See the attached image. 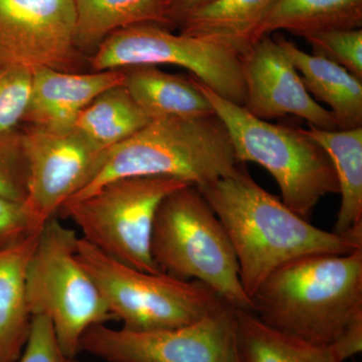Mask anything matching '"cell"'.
<instances>
[{"label": "cell", "instance_id": "6da1fadb", "mask_svg": "<svg viewBox=\"0 0 362 362\" xmlns=\"http://www.w3.org/2000/svg\"><path fill=\"white\" fill-rule=\"evenodd\" d=\"M252 302L267 325L327 345L347 362L362 351V247L293 259L264 281Z\"/></svg>", "mask_w": 362, "mask_h": 362}, {"label": "cell", "instance_id": "7a4b0ae2", "mask_svg": "<svg viewBox=\"0 0 362 362\" xmlns=\"http://www.w3.org/2000/svg\"><path fill=\"white\" fill-rule=\"evenodd\" d=\"M197 188L225 226L251 300L273 272L293 259L347 255L362 247V235H338L312 225L259 187L243 166L235 175Z\"/></svg>", "mask_w": 362, "mask_h": 362}, {"label": "cell", "instance_id": "3957f363", "mask_svg": "<svg viewBox=\"0 0 362 362\" xmlns=\"http://www.w3.org/2000/svg\"><path fill=\"white\" fill-rule=\"evenodd\" d=\"M240 168L230 134L216 114L161 117L105 151L96 175L69 201L89 197L120 178L169 176L202 187Z\"/></svg>", "mask_w": 362, "mask_h": 362}, {"label": "cell", "instance_id": "277c9868", "mask_svg": "<svg viewBox=\"0 0 362 362\" xmlns=\"http://www.w3.org/2000/svg\"><path fill=\"white\" fill-rule=\"evenodd\" d=\"M150 250L160 273L204 283L233 308L254 313L225 226L194 185L175 190L161 202Z\"/></svg>", "mask_w": 362, "mask_h": 362}, {"label": "cell", "instance_id": "5b68a950", "mask_svg": "<svg viewBox=\"0 0 362 362\" xmlns=\"http://www.w3.org/2000/svg\"><path fill=\"white\" fill-rule=\"evenodd\" d=\"M194 80L228 130L238 161L254 162L269 171L293 211L308 220L324 197L339 194L329 156L304 129L257 118Z\"/></svg>", "mask_w": 362, "mask_h": 362}, {"label": "cell", "instance_id": "8992f818", "mask_svg": "<svg viewBox=\"0 0 362 362\" xmlns=\"http://www.w3.org/2000/svg\"><path fill=\"white\" fill-rule=\"evenodd\" d=\"M78 240L73 228L56 218L47 221L25 272L30 314L49 318L59 346L75 357L86 331L115 320L96 283L78 261Z\"/></svg>", "mask_w": 362, "mask_h": 362}, {"label": "cell", "instance_id": "52a82bcc", "mask_svg": "<svg viewBox=\"0 0 362 362\" xmlns=\"http://www.w3.org/2000/svg\"><path fill=\"white\" fill-rule=\"evenodd\" d=\"M77 257L96 283L111 315L125 329L180 327L228 304L199 281L151 274L120 263L78 238Z\"/></svg>", "mask_w": 362, "mask_h": 362}, {"label": "cell", "instance_id": "ba28073f", "mask_svg": "<svg viewBox=\"0 0 362 362\" xmlns=\"http://www.w3.org/2000/svg\"><path fill=\"white\" fill-rule=\"evenodd\" d=\"M187 185L169 176L120 178L89 197L66 202L59 211L103 254L137 270L160 273L150 250L156 211L168 194Z\"/></svg>", "mask_w": 362, "mask_h": 362}, {"label": "cell", "instance_id": "9c48e42d", "mask_svg": "<svg viewBox=\"0 0 362 362\" xmlns=\"http://www.w3.org/2000/svg\"><path fill=\"white\" fill-rule=\"evenodd\" d=\"M90 71L137 65L182 66L218 96L244 106L246 98L242 59L235 52L195 37L173 33L157 25L116 30L88 59Z\"/></svg>", "mask_w": 362, "mask_h": 362}, {"label": "cell", "instance_id": "30bf717a", "mask_svg": "<svg viewBox=\"0 0 362 362\" xmlns=\"http://www.w3.org/2000/svg\"><path fill=\"white\" fill-rule=\"evenodd\" d=\"M81 351L105 362H242L235 309L226 304L197 322L153 331L89 328Z\"/></svg>", "mask_w": 362, "mask_h": 362}, {"label": "cell", "instance_id": "8fae6325", "mask_svg": "<svg viewBox=\"0 0 362 362\" xmlns=\"http://www.w3.org/2000/svg\"><path fill=\"white\" fill-rule=\"evenodd\" d=\"M76 25L74 0H0V65L77 73Z\"/></svg>", "mask_w": 362, "mask_h": 362}, {"label": "cell", "instance_id": "7c38bea8", "mask_svg": "<svg viewBox=\"0 0 362 362\" xmlns=\"http://www.w3.org/2000/svg\"><path fill=\"white\" fill-rule=\"evenodd\" d=\"M21 131L28 161L25 204L42 230L94 177L105 152L76 129L56 132L25 125Z\"/></svg>", "mask_w": 362, "mask_h": 362}, {"label": "cell", "instance_id": "4fadbf2b", "mask_svg": "<svg viewBox=\"0 0 362 362\" xmlns=\"http://www.w3.org/2000/svg\"><path fill=\"white\" fill-rule=\"evenodd\" d=\"M245 108L262 120L299 117L321 130H339L334 116L315 101L276 37L264 35L242 59Z\"/></svg>", "mask_w": 362, "mask_h": 362}, {"label": "cell", "instance_id": "5bb4252c", "mask_svg": "<svg viewBox=\"0 0 362 362\" xmlns=\"http://www.w3.org/2000/svg\"><path fill=\"white\" fill-rule=\"evenodd\" d=\"M124 77L123 68L90 73L33 69L23 123L56 132L74 129L78 114L105 90L123 85Z\"/></svg>", "mask_w": 362, "mask_h": 362}, {"label": "cell", "instance_id": "9a60e30c", "mask_svg": "<svg viewBox=\"0 0 362 362\" xmlns=\"http://www.w3.org/2000/svg\"><path fill=\"white\" fill-rule=\"evenodd\" d=\"M276 0H213L183 21L181 35L221 45L240 59L259 39Z\"/></svg>", "mask_w": 362, "mask_h": 362}, {"label": "cell", "instance_id": "2e32d148", "mask_svg": "<svg viewBox=\"0 0 362 362\" xmlns=\"http://www.w3.org/2000/svg\"><path fill=\"white\" fill-rule=\"evenodd\" d=\"M275 37L311 97L329 107L339 130L362 127V81L333 62L302 51L281 33Z\"/></svg>", "mask_w": 362, "mask_h": 362}, {"label": "cell", "instance_id": "e0dca14e", "mask_svg": "<svg viewBox=\"0 0 362 362\" xmlns=\"http://www.w3.org/2000/svg\"><path fill=\"white\" fill-rule=\"evenodd\" d=\"M123 69L124 87L151 120L161 117L188 118L214 114L192 75H173L151 65Z\"/></svg>", "mask_w": 362, "mask_h": 362}, {"label": "cell", "instance_id": "ac0fdd59", "mask_svg": "<svg viewBox=\"0 0 362 362\" xmlns=\"http://www.w3.org/2000/svg\"><path fill=\"white\" fill-rule=\"evenodd\" d=\"M40 233L0 251V362L18 361L30 337L25 272Z\"/></svg>", "mask_w": 362, "mask_h": 362}, {"label": "cell", "instance_id": "d6986e66", "mask_svg": "<svg viewBox=\"0 0 362 362\" xmlns=\"http://www.w3.org/2000/svg\"><path fill=\"white\" fill-rule=\"evenodd\" d=\"M304 130L325 150L337 173L341 202L333 232L362 235V127Z\"/></svg>", "mask_w": 362, "mask_h": 362}, {"label": "cell", "instance_id": "ffe728a7", "mask_svg": "<svg viewBox=\"0 0 362 362\" xmlns=\"http://www.w3.org/2000/svg\"><path fill=\"white\" fill-rule=\"evenodd\" d=\"M74 4L77 14L76 45L89 58L116 30L138 25L170 30L161 0H74Z\"/></svg>", "mask_w": 362, "mask_h": 362}, {"label": "cell", "instance_id": "44dd1931", "mask_svg": "<svg viewBox=\"0 0 362 362\" xmlns=\"http://www.w3.org/2000/svg\"><path fill=\"white\" fill-rule=\"evenodd\" d=\"M362 28V0H276L259 35L286 30L305 37L331 30Z\"/></svg>", "mask_w": 362, "mask_h": 362}, {"label": "cell", "instance_id": "7402d4cb", "mask_svg": "<svg viewBox=\"0 0 362 362\" xmlns=\"http://www.w3.org/2000/svg\"><path fill=\"white\" fill-rule=\"evenodd\" d=\"M235 326L242 362H345L330 346L274 329L252 312L235 309Z\"/></svg>", "mask_w": 362, "mask_h": 362}, {"label": "cell", "instance_id": "603a6c76", "mask_svg": "<svg viewBox=\"0 0 362 362\" xmlns=\"http://www.w3.org/2000/svg\"><path fill=\"white\" fill-rule=\"evenodd\" d=\"M151 121L123 85L105 90L78 114L74 129L101 151L134 135Z\"/></svg>", "mask_w": 362, "mask_h": 362}, {"label": "cell", "instance_id": "cb8c5ba5", "mask_svg": "<svg viewBox=\"0 0 362 362\" xmlns=\"http://www.w3.org/2000/svg\"><path fill=\"white\" fill-rule=\"evenodd\" d=\"M28 161L21 128L0 131V197L25 204Z\"/></svg>", "mask_w": 362, "mask_h": 362}, {"label": "cell", "instance_id": "d4e9b609", "mask_svg": "<svg viewBox=\"0 0 362 362\" xmlns=\"http://www.w3.org/2000/svg\"><path fill=\"white\" fill-rule=\"evenodd\" d=\"M314 56L337 64L362 81V30H331L303 37Z\"/></svg>", "mask_w": 362, "mask_h": 362}, {"label": "cell", "instance_id": "484cf974", "mask_svg": "<svg viewBox=\"0 0 362 362\" xmlns=\"http://www.w3.org/2000/svg\"><path fill=\"white\" fill-rule=\"evenodd\" d=\"M33 70L20 65H0V131L18 129L32 92Z\"/></svg>", "mask_w": 362, "mask_h": 362}, {"label": "cell", "instance_id": "4316f807", "mask_svg": "<svg viewBox=\"0 0 362 362\" xmlns=\"http://www.w3.org/2000/svg\"><path fill=\"white\" fill-rule=\"evenodd\" d=\"M16 362H81L59 346L51 321L45 316H33L30 337L23 354Z\"/></svg>", "mask_w": 362, "mask_h": 362}, {"label": "cell", "instance_id": "83f0119b", "mask_svg": "<svg viewBox=\"0 0 362 362\" xmlns=\"http://www.w3.org/2000/svg\"><path fill=\"white\" fill-rule=\"evenodd\" d=\"M40 230L25 204L0 197V251L20 244Z\"/></svg>", "mask_w": 362, "mask_h": 362}, {"label": "cell", "instance_id": "f1b7e54d", "mask_svg": "<svg viewBox=\"0 0 362 362\" xmlns=\"http://www.w3.org/2000/svg\"><path fill=\"white\" fill-rule=\"evenodd\" d=\"M165 8L169 28H178L185 18L213 0H161Z\"/></svg>", "mask_w": 362, "mask_h": 362}]
</instances>
